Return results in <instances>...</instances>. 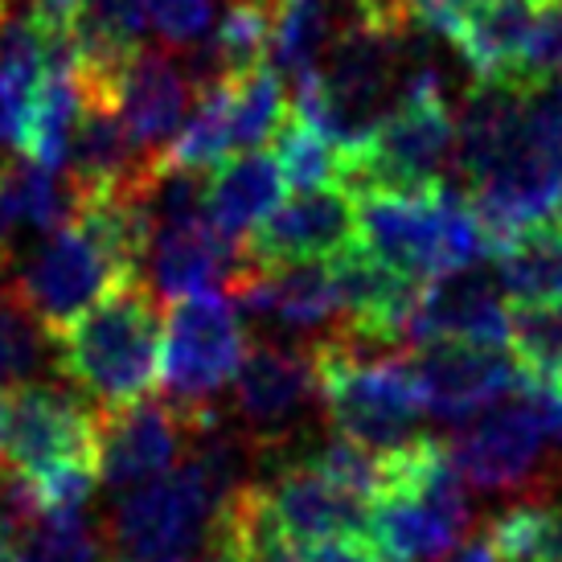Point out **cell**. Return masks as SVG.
Wrapping results in <instances>:
<instances>
[{
    "label": "cell",
    "instance_id": "1",
    "mask_svg": "<svg viewBox=\"0 0 562 562\" xmlns=\"http://www.w3.org/2000/svg\"><path fill=\"white\" fill-rule=\"evenodd\" d=\"M456 169L493 250L562 214V87L472 82L456 111Z\"/></svg>",
    "mask_w": 562,
    "mask_h": 562
},
{
    "label": "cell",
    "instance_id": "2",
    "mask_svg": "<svg viewBox=\"0 0 562 562\" xmlns=\"http://www.w3.org/2000/svg\"><path fill=\"white\" fill-rule=\"evenodd\" d=\"M160 296L136 276L54 337V370L82 398H91L94 411H120L153 391L160 374Z\"/></svg>",
    "mask_w": 562,
    "mask_h": 562
},
{
    "label": "cell",
    "instance_id": "3",
    "mask_svg": "<svg viewBox=\"0 0 562 562\" xmlns=\"http://www.w3.org/2000/svg\"><path fill=\"white\" fill-rule=\"evenodd\" d=\"M472 521L469 481L436 439L378 456L366 538L382 562H443Z\"/></svg>",
    "mask_w": 562,
    "mask_h": 562
},
{
    "label": "cell",
    "instance_id": "4",
    "mask_svg": "<svg viewBox=\"0 0 562 562\" xmlns=\"http://www.w3.org/2000/svg\"><path fill=\"white\" fill-rule=\"evenodd\" d=\"M411 54L415 49L406 46V30L349 16L316 75L296 82L292 111L341 153H349L370 140V132L394 111L411 70Z\"/></svg>",
    "mask_w": 562,
    "mask_h": 562
},
{
    "label": "cell",
    "instance_id": "5",
    "mask_svg": "<svg viewBox=\"0 0 562 562\" xmlns=\"http://www.w3.org/2000/svg\"><path fill=\"white\" fill-rule=\"evenodd\" d=\"M456 160V111L443 94V70L411 54L403 94L394 111L370 132V140L341 153L337 186L353 198L374 193H423L448 181Z\"/></svg>",
    "mask_w": 562,
    "mask_h": 562
},
{
    "label": "cell",
    "instance_id": "6",
    "mask_svg": "<svg viewBox=\"0 0 562 562\" xmlns=\"http://www.w3.org/2000/svg\"><path fill=\"white\" fill-rule=\"evenodd\" d=\"M321 411L337 439L358 443L370 456H391L415 443L427 415L411 361L386 349H366L349 337H325L313 345Z\"/></svg>",
    "mask_w": 562,
    "mask_h": 562
},
{
    "label": "cell",
    "instance_id": "7",
    "mask_svg": "<svg viewBox=\"0 0 562 562\" xmlns=\"http://www.w3.org/2000/svg\"><path fill=\"white\" fill-rule=\"evenodd\" d=\"M358 243L415 283L476 267L493 255V238L464 193L448 181L423 193H374L358 202Z\"/></svg>",
    "mask_w": 562,
    "mask_h": 562
},
{
    "label": "cell",
    "instance_id": "8",
    "mask_svg": "<svg viewBox=\"0 0 562 562\" xmlns=\"http://www.w3.org/2000/svg\"><path fill=\"white\" fill-rule=\"evenodd\" d=\"M247 358V333L231 296L172 300L160 337V386L169 406L181 415L189 439L218 427V398L235 386Z\"/></svg>",
    "mask_w": 562,
    "mask_h": 562
},
{
    "label": "cell",
    "instance_id": "9",
    "mask_svg": "<svg viewBox=\"0 0 562 562\" xmlns=\"http://www.w3.org/2000/svg\"><path fill=\"white\" fill-rule=\"evenodd\" d=\"M443 448L472 488L497 497H530L562 464V448L542 427L526 391L464 419Z\"/></svg>",
    "mask_w": 562,
    "mask_h": 562
},
{
    "label": "cell",
    "instance_id": "10",
    "mask_svg": "<svg viewBox=\"0 0 562 562\" xmlns=\"http://www.w3.org/2000/svg\"><path fill=\"white\" fill-rule=\"evenodd\" d=\"M321 403L313 345H247L243 370L235 378V423L255 448L259 464L283 456L304 436V423Z\"/></svg>",
    "mask_w": 562,
    "mask_h": 562
},
{
    "label": "cell",
    "instance_id": "11",
    "mask_svg": "<svg viewBox=\"0 0 562 562\" xmlns=\"http://www.w3.org/2000/svg\"><path fill=\"white\" fill-rule=\"evenodd\" d=\"M250 488L267 530L283 547L353 542L370 521V497L337 481L316 456L276 460L263 481H250Z\"/></svg>",
    "mask_w": 562,
    "mask_h": 562
},
{
    "label": "cell",
    "instance_id": "12",
    "mask_svg": "<svg viewBox=\"0 0 562 562\" xmlns=\"http://www.w3.org/2000/svg\"><path fill=\"white\" fill-rule=\"evenodd\" d=\"M406 361L419 382L427 415L443 423L472 419L484 406L517 394L526 382V370L514 353H505V345L427 341Z\"/></svg>",
    "mask_w": 562,
    "mask_h": 562
},
{
    "label": "cell",
    "instance_id": "13",
    "mask_svg": "<svg viewBox=\"0 0 562 562\" xmlns=\"http://www.w3.org/2000/svg\"><path fill=\"white\" fill-rule=\"evenodd\" d=\"M358 243V198L341 186L300 189L292 202L276 205L243 243L247 267L328 263Z\"/></svg>",
    "mask_w": 562,
    "mask_h": 562
},
{
    "label": "cell",
    "instance_id": "14",
    "mask_svg": "<svg viewBox=\"0 0 562 562\" xmlns=\"http://www.w3.org/2000/svg\"><path fill=\"white\" fill-rule=\"evenodd\" d=\"M226 296L235 300L238 316L259 321L280 337H316L325 341L341 333V300L328 263H296V267H247ZM313 341V345H316Z\"/></svg>",
    "mask_w": 562,
    "mask_h": 562
},
{
    "label": "cell",
    "instance_id": "15",
    "mask_svg": "<svg viewBox=\"0 0 562 562\" xmlns=\"http://www.w3.org/2000/svg\"><path fill=\"white\" fill-rule=\"evenodd\" d=\"M189 431L169 403H140L99 411V484L132 493L181 464Z\"/></svg>",
    "mask_w": 562,
    "mask_h": 562
},
{
    "label": "cell",
    "instance_id": "16",
    "mask_svg": "<svg viewBox=\"0 0 562 562\" xmlns=\"http://www.w3.org/2000/svg\"><path fill=\"white\" fill-rule=\"evenodd\" d=\"M509 296L497 280V267L476 263L423 283L419 308L411 321V345L464 341L509 345Z\"/></svg>",
    "mask_w": 562,
    "mask_h": 562
},
{
    "label": "cell",
    "instance_id": "17",
    "mask_svg": "<svg viewBox=\"0 0 562 562\" xmlns=\"http://www.w3.org/2000/svg\"><path fill=\"white\" fill-rule=\"evenodd\" d=\"M70 54V33L46 25L42 16H9L0 25V148L25 157L42 91L54 66Z\"/></svg>",
    "mask_w": 562,
    "mask_h": 562
},
{
    "label": "cell",
    "instance_id": "18",
    "mask_svg": "<svg viewBox=\"0 0 562 562\" xmlns=\"http://www.w3.org/2000/svg\"><path fill=\"white\" fill-rule=\"evenodd\" d=\"M247 271L243 247L222 238L210 218L169 222L153 231L148 243V283L160 300L205 296L214 288H231Z\"/></svg>",
    "mask_w": 562,
    "mask_h": 562
},
{
    "label": "cell",
    "instance_id": "19",
    "mask_svg": "<svg viewBox=\"0 0 562 562\" xmlns=\"http://www.w3.org/2000/svg\"><path fill=\"white\" fill-rule=\"evenodd\" d=\"M193 91H198L193 75H186L177 66V58L160 54V49H140L127 63L120 94H115V111H120L127 136L136 140L144 157H169L172 140L186 127V111Z\"/></svg>",
    "mask_w": 562,
    "mask_h": 562
},
{
    "label": "cell",
    "instance_id": "20",
    "mask_svg": "<svg viewBox=\"0 0 562 562\" xmlns=\"http://www.w3.org/2000/svg\"><path fill=\"white\" fill-rule=\"evenodd\" d=\"M283 172L276 153H238L222 160L214 177L205 181V218L231 243H247V235L280 205Z\"/></svg>",
    "mask_w": 562,
    "mask_h": 562
},
{
    "label": "cell",
    "instance_id": "21",
    "mask_svg": "<svg viewBox=\"0 0 562 562\" xmlns=\"http://www.w3.org/2000/svg\"><path fill=\"white\" fill-rule=\"evenodd\" d=\"M538 13L542 0H481L456 37V54L464 58L472 79L517 87Z\"/></svg>",
    "mask_w": 562,
    "mask_h": 562
},
{
    "label": "cell",
    "instance_id": "22",
    "mask_svg": "<svg viewBox=\"0 0 562 562\" xmlns=\"http://www.w3.org/2000/svg\"><path fill=\"white\" fill-rule=\"evenodd\" d=\"M283 0H226L218 25L205 33L193 82H222L238 79L267 66L271 42H276V21H280Z\"/></svg>",
    "mask_w": 562,
    "mask_h": 562
},
{
    "label": "cell",
    "instance_id": "23",
    "mask_svg": "<svg viewBox=\"0 0 562 562\" xmlns=\"http://www.w3.org/2000/svg\"><path fill=\"white\" fill-rule=\"evenodd\" d=\"M0 214L9 235L33 231V235H54L75 218V189H66L58 177L33 160H16L0 169Z\"/></svg>",
    "mask_w": 562,
    "mask_h": 562
},
{
    "label": "cell",
    "instance_id": "24",
    "mask_svg": "<svg viewBox=\"0 0 562 562\" xmlns=\"http://www.w3.org/2000/svg\"><path fill=\"white\" fill-rule=\"evenodd\" d=\"M497 280L514 304L562 300V222L533 226L497 247Z\"/></svg>",
    "mask_w": 562,
    "mask_h": 562
},
{
    "label": "cell",
    "instance_id": "25",
    "mask_svg": "<svg viewBox=\"0 0 562 562\" xmlns=\"http://www.w3.org/2000/svg\"><path fill=\"white\" fill-rule=\"evenodd\" d=\"M333 37H337V25L325 0H283L276 42H271V63L280 70V79H292L296 87L300 79L316 75Z\"/></svg>",
    "mask_w": 562,
    "mask_h": 562
},
{
    "label": "cell",
    "instance_id": "26",
    "mask_svg": "<svg viewBox=\"0 0 562 562\" xmlns=\"http://www.w3.org/2000/svg\"><path fill=\"white\" fill-rule=\"evenodd\" d=\"M509 353L526 378L559 382L562 378V300L517 304L509 313Z\"/></svg>",
    "mask_w": 562,
    "mask_h": 562
},
{
    "label": "cell",
    "instance_id": "27",
    "mask_svg": "<svg viewBox=\"0 0 562 562\" xmlns=\"http://www.w3.org/2000/svg\"><path fill=\"white\" fill-rule=\"evenodd\" d=\"M276 160H280L283 181L296 189H325L337 186L341 177V148L321 136L308 120H300L296 111L276 136Z\"/></svg>",
    "mask_w": 562,
    "mask_h": 562
},
{
    "label": "cell",
    "instance_id": "28",
    "mask_svg": "<svg viewBox=\"0 0 562 562\" xmlns=\"http://www.w3.org/2000/svg\"><path fill=\"white\" fill-rule=\"evenodd\" d=\"M49 349L54 337L21 308L13 288H0V391L25 386L49 361Z\"/></svg>",
    "mask_w": 562,
    "mask_h": 562
},
{
    "label": "cell",
    "instance_id": "29",
    "mask_svg": "<svg viewBox=\"0 0 562 562\" xmlns=\"http://www.w3.org/2000/svg\"><path fill=\"white\" fill-rule=\"evenodd\" d=\"M16 562H99V533L87 517H33L21 526Z\"/></svg>",
    "mask_w": 562,
    "mask_h": 562
},
{
    "label": "cell",
    "instance_id": "30",
    "mask_svg": "<svg viewBox=\"0 0 562 562\" xmlns=\"http://www.w3.org/2000/svg\"><path fill=\"white\" fill-rule=\"evenodd\" d=\"M210 16H214V0H153V25L172 49L202 46L210 33Z\"/></svg>",
    "mask_w": 562,
    "mask_h": 562
},
{
    "label": "cell",
    "instance_id": "31",
    "mask_svg": "<svg viewBox=\"0 0 562 562\" xmlns=\"http://www.w3.org/2000/svg\"><path fill=\"white\" fill-rule=\"evenodd\" d=\"M476 4L481 0H406V13H411V25H419L423 33L443 37L456 46V37H460Z\"/></svg>",
    "mask_w": 562,
    "mask_h": 562
},
{
    "label": "cell",
    "instance_id": "32",
    "mask_svg": "<svg viewBox=\"0 0 562 562\" xmlns=\"http://www.w3.org/2000/svg\"><path fill=\"white\" fill-rule=\"evenodd\" d=\"M263 562H382L374 547L353 542H316V547H276Z\"/></svg>",
    "mask_w": 562,
    "mask_h": 562
},
{
    "label": "cell",
    "instance_id": "33",
    "mask_svg": "<svg viewBox=\"0 0 562 562\" xmlns=\"http://www.w3.org/2000/svg\"><path fill=\"white\" fill-rule=\"evenodd\" d=\"M345 4L361 21H374V25H386V30H411L406 0H345Z\"/></svg>",
    "mask_w": 562,
    "mask_h": 562
},
{
    "label": "cell",
    "instance_id": "34",
    "mask_svg": "<svg viewBox=\"0 0 562 562\" xmlns=\"http://www.w3.org/2000/svg\"><path fill=\"white\" fill-rule=\"evenodd\" d=\"M82 0H30V13L42 16L46 25H54V30H66L70 33V21L79 16Z\"/></svg>",
    "mask_w": 562,
    "mask_h": 562
},
{
    "label": "cell",
    "instance_id": "35",
    "mask_svg": "<svg viewBox=\"0 0 562 562\" xmlns=\"http://www.w3.org/2000/svg\"><path fill=\"white\" fill-rule=\"evenodd\" d=\"M16 542H21V521L13 514H0V562H16Z\"/></svg>",
    "mask_w": 562,
    "mask_h": 562
},
{
    "label": "cell",
    "instance_id": "36",
    "mask_svg": "<svg viewBox=\"0 0 562 562\" xmlns=\"http://www.w3.org/2000/svg\"><path fill=\"white\" fill-rule=\"evenodd\" d=\"M198 562H250V559H243L238 550H231V547H218V542H210L205 547V554Z\"/></svg>",
    "mask_w": 562,
    "mask_h": 562
},
{
    "label": "cell",
    "instance_id": "37",
    "mask_svg": "<svg viewBox=\"0 0 562 562\" xmlns=\"http://www.w3.org/2000/svg\"><path fill=\"white\" fill-rule=\"evenodd\" d=\"M9 267V226H4V214H0V276Z\"/></svg>",
    "mask_w": 562,
    "mask_h": 562
},
{
    "label": "cell",
    "instance_id": "38",
    "mask_svg": "<svg viewBox=\"0 0 562 562\" xmlns=\"http://www.w3.org/2000/svg\"><path fill=\"white\" fill-rule=\"evenodd\" d=\"M4 411H9V398L0 394V448H4Z\"/></svg>",
    "mask_w": 562,
    "mask_h": 562
},
{
    "label": "cell",
    "instance_id": "39",
    "mask_svg": "<svg viewBox=\"0 0 562 562\" xmlns=\"http://www.w3.org/2000/svg\"><path fill=\"white\" fill-rule=\"evenodd\" d=\"M9 21V0H0V25Z\"/></svg>",
    "mask_w": 562,
    "mask_h": 562
},
{
    "label": "cell",
    "instance_id": "40",
    "mask_svg": "<svg viewBox=\"0 0 562 562\" xmlns=\"http://www.w3.org/2000/svg\"><path fill=\"white\" fill-rule=\"evenodd\" d=\"M120 562H132V559H120Z\"/></svg>",
    "mask_w": 562,
    "mask_h": 562
},
{
    "label": "cell",
    "instance_id": "41",
    "mask_svg": "<svg viewBox=\"0 0 562 562\" xmlns=\"http://www.w3.org/2000/svg\"><path fill=\"white\" fill-rule=\"evenodd\" d=\"M559 386H562V378H559Z\"/></svg>",
    "mask_w": 562,
    "mask_h": 562
},
{
    "label": "cell",
    "instance_id": "42",
    "mask_svg": "<svg viewBox=\"0 0 562 562\" xmlns=\"http://www.w3.org/2000/svg\"><path fill=\"white\" fill-rule=\"evenodd\" d=\"M559 87H562V79H559Z\"/></svg>",
    "mask_w": 562,
    "mask_h": 562
}]
</instances>
